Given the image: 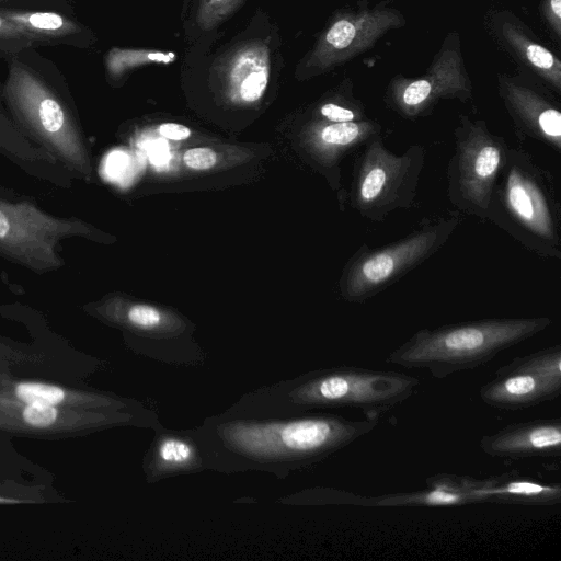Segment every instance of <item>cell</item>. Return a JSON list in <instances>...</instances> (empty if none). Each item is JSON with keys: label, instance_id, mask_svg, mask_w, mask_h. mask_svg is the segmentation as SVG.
I'll list each match as a JSON object with an SVG mask.
<instances>
[{"label": "cell", "instance_id": "19", "mask_svg": "<svg viewBox=\"0 0 561 561\" xmlns=\"http://www.w3.org/2000/svg\"><path fill=\"white\" fill-rule=\"evenodd\" d=\"M162 432L157 435L144 460L147 481L157 482L174 474L204 469L207 459L195 433Z\"/></svg>", "mask_w": 561, "mask_h": 561}, {"label": "cell", "instance_id": "15", "mask_svg": "<svg viewBox=\"0 0 561 561\" xmlns=\"http://www.w3.org/2000/svg\"><path fill=\"white\" fill-rule=\"evenodd\" d=\"M404 24L403 15L381 3L356 7L337 18L324 35L325 55L330 62H342L371 48L390 30Z\"/></svg>", "mask_w": 561, "mask_h": 561}, {"label": "cell", "instance_id": "18", "mask_svg": "<svg viewBox=\"0 0 561 561\" xmlns=\"http://www.w3.org/2000/svg\"><path fill=\"white\" fill-rule=\"evenodd\" d=\"M0 154L26 174L56 187L70 188L75 181L53 156L26 138L12 119L2 112H0Z\"/></svg>", "mask_w": 561, "mask_h": 561}, {"label": "cell", "instance_id": "11", "mask_svg": "<svg viewBox=\"0 0 561 561\" xmlns=\"http://www.w3.org/2000/svg\"><path fill=\"white\" fill-rule=\"evenodd\" d=\"M489 407L517 411L553 400L561 394V345L556 344L514 357L499 367L479 390Z\"/></svg>", "mask_w": 561, "mask_h": 561}, {"label": "cell", "instance_id": "21", "mask_svg": "<svg viewBox=\"0 0 561 561\" xmlns=\"http://www.w3.org/2000/svg\"><path fill=\"white\" fill-rule=\"evenodd\" d=\"M0 14L14 24L33 43H69L79 33L75 21L56 12L8 10Z\"/></svg>", "mask_w": 561, "mask_h": 561}, {"label": "cell", "instance_id": "27", "mask_svg": "<svg viewBox=\"0 0 561 561\" xmlns=\"http://www.w3.org/2000/svg\"><path fill=\"white\" fill-rule=\"evenodd\" d=\"M159 133L171 140H184L190 137L191 130L184 125L175 123H164L159 126Z\"/></svg>", "mask_w": 561, "mask_h": 561}, {"label": "cell", "instance_id": "3", "mask_svg": "<svg viewBox=\"0 0 561 561\" xmlns=\"http://www.w3.org/2000/svg\"><path fill=\"white\" fill-rule=\"evenodd\" d=\"M486 219L534 254L561 260V201L553 173L523 148L511 147Z\"/></svg>", "mask_w": 561, "mask_h": 561}, {"label": "cell", "instance_id": "23", "mask_svg": "<svg viewBox=\"0 0 561 561\" xmlns=\"http://www.w3.org/2000/svg\"><path fill=\"white\" fill-rule=\"evenodd\" d=\"M34 44L14 24L0 14V50L19 53Z\"/></svg>", "mask_w": 561, "mask_h": 561}, {"label": "cell", "instance_id": "20", "mask_svg": "<svg viewBox=\"0 0 561 561\" xmlns=\"http://www.w3.org/2000/svg\"><path fill=\"white\" fill-rule=\"evenodd\" d=\"M0 397L23 403L89 411H119L127 404L112 397L82 392L38 381H16L0 389Z\"/></svg>", "mask_w": 561, "mask_h": 561}, {"label": "cell", "instance_id": "26", "mask_svg": "<svg viewBox=\"0 0 561 561\" xmlns=\"http://www.w3.org/2000/svg\"><path fill=\"white\" fill-rule=\"evenodd\" d=\"M540 14L551 30L552 35L560 42L561 38V0H542Z\"/></svg>", "mask_w": 561, "mask_h": 561}, {"label": "cell", "instance_id": "6", "mask_svg": "<svg viewBox=\"0 0 561 561\" xmlns=\"http://www.w3.org/2000/svg\"><path fill=\"white\" fill-rule=\"evenodd\" d=\"M462 221L457 211L424 218L407 236L371 248L363 243L350 257L341 277V294L350 302L363 304L377 296L437 253Z\"/></svg>", "mask_w": 561, "mask_h": 561}, {"label": "cell", "instance_id": "28", "mask_svg": "<svg viewBox=\"0 0 561 561\" xmlns=\"http://www.w3.org/2000/svg\"><path fill=\"white\" fill-rule=\"evenodd\" d=\"M214 1H222V0H214Z\"/></svg>", "mask_w": 561, "mask_h": 561}, {"label": "cell", "instance_id": "24", "mask_svg": "<svg viewBox=\"0 0 561 561\" xmlns=\"http://www.w3.org/2000/svg\"><path fill=\"white\" fill-rule=\"evenodd\" d=\"M127 321L138 329L153 330L162 322V314L152 306L136 304L126 311Z\"/></svg>", "mask_w": 561, "mask_h": 561}, {"label": "cell", "instance_id": "9", "mask_svg": "<svg viewBox=\"0 0 561 561\" xmlns=\"http://www.w3.org/2000/svg\"><path fill=\"white\" fill-rule=\"evenodd\" d=\"M95 236V230L78 218L51 215L28 201L0 197V256L32 272L62 268L61 241Z\"/></svg>", "mask_w": 561, "mask_h": 561}, {"label": "cell", "instance_id": "10", "mask_svg": "<svg viewBox=\"0 0 561 561\" xmlns=\"http://www.w3.org/2000/svg\"><path fill=\"white\" fill-rule=\"evenodd\" d=\"M473 87L465 67L460 38L449 33L428 68L415 78L397 76L389 82L383 101L405 119L428 116L443 100L462 103L472 98Z\"/></svg>", "mask_w": 561, "mask_h": 561}, {"label": "cell", "instance_id": "7", "mask_svg": "<svg viewBox=\"0 0 561 561\" xmlns=\"http://www.w3.org/2000/svg\"><path fill=\"white\" fill-rule=\"evenodd\" d=\"M425 163V148L410 145L390 151L382 135L369 139L355 154L350 203L363 218L383 221L392 211L414 204Z\"/></svg>", "mask_w": 561, "mask_h": 561}, {"label": "cell", "instance_id": "2", "mask_svg": "<svg viewBox=\"0 0 561 561\" xmlns=\"http://www.w3.org/2000/svg\"><path fill=\"white\" fill-rule=\"evenodd\" d=\"M420 380L399 371L357 366H336L309 371L289 382L272 387L260 394L245 397L236 412L226 415L271 416L283 412L290 416L313 410L351 408L366 417H380L411 398Z\"/></svg>", "mask_w": 561, "mask_h": 561}, {"label": "cell", "instance_id": "1", "mask_svg": "<svg viewBox=\"0 0 561 561\" xmlns=\"http://www.w3.org/2000/svg\"><path fill=\"white\" fill-rule=\"evenodd\" d=\"M378 417L334 414L289 419L225 415L207 421L195 436L219 471L264 470L277 476L314 466L370 433Z\"/></svg>", "mask_w": 561, "mask_h": 561}, {"label": "cell", "instance_id": "13", "mask_svg": "<svg viewBox=\"0 0 561 561\" xmlns=\"http://www.w3.org/2000/svg\"><path fill=\"white\" fill-rule=\"evenodd\" d=\"M489 34L523 70L561 95V61L518 16L508 10L492 11L485 18Z\"/></svg>", "mask_w": 561, "mask_h": 561}, {"label": "cell", "instance_id": "25", "mask_svg": "<svg viewBox=\"0 0 561 561\" xmlns=\"http://www.w3.org/2000/svg\"><path fill=\"white\" fill-rule=\"evenodd\" d=\"M217 160L214 150L207 147H196L188 149L184 156V163L195 170H207L215 165Z\"/></svg>", "mask_w": 561, "mask_h": 561}, {"label": "cell", "instance_id": "12", "mask_svg": "<svg viewBox=\"0 0 561 561\" xmlns=\"http://www.w3.org/2000/svg\"><path fill=\"white\" fill-rule=\"evenodd\" d=\"M497 91L520 141L529 138L561 152L559 95L525 71L499 75Z\"/></svg>", "mask_w": 561, "mask_h": 561}, {"label": "cell", "instance_id": "8", "mask_svg": "<svg viewBox=\"0 0 561 561\" xmlns=\"http://www.w3.org/2000/svg\"><path fill=\"white\" fill-rule=\"evenodd\" d=\"M454 152L446 168L447 198L459 211L486 219L496 178L510 146L484 119L458 116Z\"/></svg>", "mask_w": 561, "mask_h": 561}, {"label": "cell", "instance_id": "17", "mask_svg": "<svg viewBox=\"0 0 561 561\" xmlns=\"http://www.w3.org/2000/svg\"><path fill=\"white\" fill-rule=\"evenodd\" d=\"M459 488L470 503L554 505L561 502V486L546 483L518 472L477 479L458 476Z\"/></svg>", "mask_w": 561, "mask_h": 561}, {"label": "cell", "instance_id": "14", "mask_svg": "<svg viewBox=\"0 0 561 561\" xmlns=\"http://www.w3.org/2000/svg\"><path fill=\"white\" fill-rule=\"evenodd\" d=\"M131 414L119 411H89L46 404L23 403L0 397V428L57 434L129 423Z\"/></svg>", "mask_w": 561, "mask_h": 561}, {"label": "cell", "instance_id": "4", "mask_svg": "<svg viewBox=\"0 0 561 561\" xmlns=\"http://www.w3.org/2000/svg\"><path fill=\"white\" fill-rule=\"evenodd\" d=\"M548 317L488 318L417 330L387 356L388 364L426 369L443 379L478 368L501 352L542 332Z\"/></svg>", "mask_w": 561, "mask_h": 561}, {"label": "cell", "instance_id": "22", "mask_svg": "<svg viewBox=\"0 0 561 561\" xmlns=\"http://www.w3.org/2000/svg\"><path fill=\"white\" fill-rule=\"evenodd\" d=\"M267 78L264 64L250 55L241 57L233 69V81L244 102L257 101L263 95Z\"/></svg>", "mask_w": 561, "mask_h": 561}, {"label": "cell", "instance_id": "5", "mask_svg": "<svg viewBox=\"0 0 561 561\" xmlns=\"http://www.w3.org/2000/svg\"><path fill=\"white\" fill-rule=\"evenodd\" d=\"M4 100L12 122L73 178L88 181L92 169L87 141L70 101L39 75L11 66Z\"/></svg>", "mask_w": 561, "mask_h": 561}, {"label": "cell", "instance_id": "16", "mask_svg": "<svg viewBox=\"0 0 561 561\" xmlns=\"http://www.w3.org/2000/svg\"><path fill=\"white\" fill-rule=\"evenodd\" d=\"M480 448L494 458H549L561 455V419H536L511 423L484 434Z\"/></svg>", "mask_w": 561, "mask_h": 561}]
</instances>
